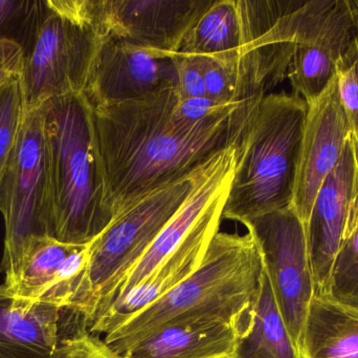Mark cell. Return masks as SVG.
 <instances>
[{"label":"cell","instance_id":"603a6c76","mask_svg":"<svg viewBox=\"0 0 358 358\" xmlns=\"http://www.w3.org/2000/svg\"><path fill=\"white\" fill-rule=\"evenodd\" d=\"M351 6L357 25V35L347 52L336 63V74L338 76L341 99L350 124L358 153V11L353 1H351Z\"/></svg>","mask_w":358,"mask_h":358},{"label":"cell","instance_id":"e0dca14e","mask_svg":"<svg viewBox=\"0 0 358 358\" xmlns=\"http://www.w3.org/2000/svg\"><path fill=\"white\" fill-rule=\"evenodd\" d=\"M240 331L222 322L166 326L130 347L124 358H233Z\"/></svg>","mask_w":358,"mask_h":358},{"label":"cell","instance_id":"8992f818","mask_svg":"<svg viewBox=\"0 0 358 358\" xmlns=\"http://www.w3.org/2000/svg\"><path fill=\"white\" fill-rule=\"evenodd\" d=\"M103 39L90 0L37 1L21 43L27 111L57 97L82 94Z\"/></svg>","mask_w":358,"mask_h":358},{"label":"cell","instance_id":"2e32d148","mask_svg":"<svg viewBox=\"0 0 358 358\" xmlns=\"http://www.w3.org/2000/svg\"><path fill=\"white\" fill-rule=\"evenodd\" d=\"M58 305L22 298L0 285V358H52L60 340Z\"/></svg>","mask_w":358,"mask_h":358},{"label":"cell","instance_id":"30bf717a","mask_svg":"<svg viewBox=\"0 0 358 358\" xmlns=\"http://www.w3.org/2000/svg\"><path fill=\"white\" fill-rule=\"evenodd\" d=\"M178 88L173 54L105 37L82 94L92 109L145 100Z\"/></svg>","mask_w":358,"mask_h":358},{"label":"cell","instance_id":"5b68a950","mask_svg":"<svg viewBox=\"0 0 358 358\" xmlns=\"http://www.w3.org/2000/svg\"><path fill=\"white\" fill-rule=\"evenodd\" d=\"M203 168L132 204L90 244L85 271L69 308L84 326L117 300L134 267L195 188Z\"/></svg>","mask_w":358,"mask_h":358},{"label":"cell","instance_id":"44dd1931","mask_svg":"<svg viewBox=\"0 0 358 358\" xmlns=\"http://www.w3.org/2000/svg\"><path fill=\"white\" fill-rule=\"evenodd\" d=\"M326 294L358 310V178L348 226L332 265Z\"/></svg>","mask_w":358,"mask_h":358},{"label":"cell","instance_id":"9c48e42d","mask_svg":"<svg viewBox=\"0 0 358 358\" xmlns=\"http://www.w3.org/2000/svg\"><path fill=\"white\" fill-rule=\"evenodd\" d=\"M294 43L287 77L294 94L317 98L336 75L338 61L357 35L351 0H311L279 20Z\"/></svg>","mask_w":358,"mask_h":358},{"label":"cell","instance_id":"3957f363","mask_svg":"<svg viewBox=\"0 0 358 358\" xmlns=\"http://www.w3.org/2000/svg\"><path fill=\"white\" fill-rule=\"evenodd\" d=\"M50 160L52 237L87 245L113 220L94 130V111L83 94L44 103Z\"/></svg>","mask_w":358,"mask_h":358},{"label":"cell","instance_id":"4fadbf2b","mask_svg":"<svg viewBox=\"0 0 358 358\" xmlns=\"http://www.w3.org/2000/svg\"><path fill=\"white\" fill-rule=\"evenodd\" d=\"M229 191V189L212 204L187 239L148 279L120 296L88 326L92 333L106 336L115 331L182 283L201 265L213 237L219 233Z\"/></svg>","mask_w":358,"mask_h":358},{"label":"cell","instance_id":"6da1fadb","mask_svg":"<svg viewBox=\"0 0 358 358\" xmlns=\"http://www.w3.org/2000/svg\"><path fill=\"white\" fill-rule=\"evenodd\" d=\"M178 98V88H172L145 100L92 109L113 219L149 193L196 174L219 153L241 145L263 99L250 101L214 128L187 134L171 122Z\"/></svg>","mask_w":358,"mask_h":358},{"label":"cell","instance_id":"52a82bcc","mask_svg":"<svg viewBox=\"0 0 358 358\" xmlns=\"http://www.w3.org/2000/svg\"><path fill=\"white\" fill-rule=\"evenodd\" d=\"M0 212L3 216L6 285L16 277L27 244L52 237L50 160L44 135V103L27 111L16 144L0 178Z\"/></svg>","mask_w":358,"mask_h":358},{"label":"cell","instance_id":"7a4b0ae2","mask_svg":"<svg viewBox=\"0 0 358 358\" xmlns=\"http://www.w3.org/2000/svg\"><path fill=\"white\" fill-rule=\"evenodd\" d=\"M262 256L250 233L219 231L201 265L182 283L134 315L104 340L124 354L138 340L166 326L216 321L244 331L262 281Z\"/></svg>","mask_w":358,"mask_h":358},{"label":"cell","instance_id":"d6986e66","mask_svg":"<svg viewBox=\"0 0 358 358\" xmlns=\"http://www.w3.org/2000/svg\"><path fill=\"white\" fill-rule=\"evenodd\" d=\"M233 358H304L284 323L265 270L250 321L238 338Z\"/></svg>","mask_w":358,"mask_h":358},{"label":"cell","instance_id":"ffe728a7","mask_svg":"<svg viewBox=\"0 0 358 358\" xmlns=\"http://www.w3.org/2000/svg\"><path fill=\"white\" fill-rule=\"evenodd\" d=\"M242 46V19L238 0H214L187 32L178 54L219 57Z\"/></svg>","mask_w":358,"mask_h":358},{"label":"cell","instance_id":"4316f807","mask_svg":"<svg viewBox=\"0 0 358 358\" xmlns=\"http://www.w3.org/2000/svg\"><path fill=\"white\" fill-rule=\"evenodd\" d=\"M22 46L10 38L0 39V90L22 78Z\"/></svg>","mask_w":358,"mask_h":358},{"label":"cell","instance_id":"484cf974","mask_svg":"<svg viewBox=\"0 0 358 358\" xmlns=\"http://www.w3.org/2000/svg\"><path fill=\"white\" fill-rule=\"evenodd\" d=\"M178 71L179 99L199 98L206 95V82L199 57L173 54Z\"/></svg>","mask_w":358,"mask_h":358},{"label":"cell","instance_id":"7c38bea8","mask_svg":"<svg viewBox=\"0 0 358 358\" xmlns=\"http://www.w3.org/2000/svg\"><path fill=\"white\" fill-rule=\"evenodd\" d=\"M351 136L336 74L308 102L292 203L305 227L324 181L340 161Z\"/></svg>","mask_w":358,"mask_h":358},{"label":"cell","instance_id":"cb8c5ba5","mask_svg":"<svg viewBox=\"0 0 358 358\" xmlns=\"http://www.w3.org/2000/svg\"><path fill=\"white\" fill-rule=\"evenodd\" d=\"M84 326L77 333L60 338L52 358H124Z\"/></svg>","mask_w":358,"mask_h":358},{"label":"cell","instance_id":"8fae6325","mask_svg":"<svg viewBox=\"0 0 358 358\" xmlns=\"http://www.w3.org/2000/svg\"><path fill=\"white\" fill-rule=\"evenodd\" d=\"M214 0H90L103 37L176 54Z\"/></svg>","mask_w":358,"mask_h":358},{"label":"cell","instance_id":"ba28073f","mask_svg":"<svg viewBox=\"0 0 358 358\" xmlns=\"http://www.w3.org/2000/svg\"><path fill=\"white\" fill-rule=\"evenodd\" d=\"M242 224L257 242L278 308L302 351L305 321L317 294L304 224L292 205Z\"/></svg>","mask_w":358,"mask_h":358},{"label":"cell","instance_id":"ac0fdd59","mask_svg":"<svg viewBox=\"0 0 358 358\" xmlns=\"http://www.w3.org/2000/svg\"><path fill=\"white\" fill-rule=\"evenodd\" d=\"M304 358H358V310L315 294L305 321Z\"/></svg>","mask_w":358,"mask_h":358},{"label":"cell","instance_id":"277c9868","mask_svg":"<svg viewBox=\"0 0 358 358\" xmlns=\"http://www.w3.org/2000/svg\"><path fill=\"white\" fill-rule=\"evenodd\" d=\"M307 111L296 94L260 101L240 145L222 219L244 223L292 205Z\"/></svg>","mask_w":358,"mask_h":358},{"label":"cell","instance_id":"7402d4cb","mask_svg":"<svg viewBox=\"0 0 358 358\" xmlns=\"http://www.w3.org/2000/svg\"><path fill=\"white\" fill-rule=\"evenodd\" d=\"M27 115L22 81L0 90V178L16 144Z\"/></svg>","mask_w":358,"mask_h":358},{"label":"cell","instance_id":"5bb4252c","mask_svg":"<svg viewBox=\"0 0 358 358\" xmlns=\"http://www.w3.org/2000/svg\"><path fill=\"white\" fill-rule=\"evenodd\" d=\"M357 178V149L351 136L340 161L324 181L305 227L317 294L327 292L332 265L348 226Z\"/></svg>","mask_w":358,"mask_h":358},{"label":"cell","instance_id":"d4e9b609","mask_svg":"<svg viewBox=\"0 0 358 358\" xmlns=\"http://www.w3.org/2000/svg\"><path fill=\"white\" fill-rule=\"evenodd\" d=\"M37 1L0 0V39L10 38L22 43Z\"/></svg>","mask_w":358,"mask_h":358},{"label":"cell","instance_id":"9a60e30c","mask_svg":"<svg viewBox=\"0 0 358 358\" xmlns=\"http://www.w3.org/2000/svg\"><path fill=\"white\" fill-rule=\"evenodd\" d=\"M88 246L36 237L27 244L16 277L6 286L17 296L69 310L85 271Z\"/></svg>","mask_w":358,"mask_h":358}]
</instances>
